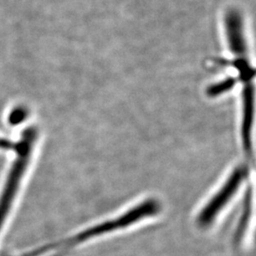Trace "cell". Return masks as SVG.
<instances>
[{"label": "cell", "mask_w": 256, "mask_h": 256, "mask_svg": "<svg viewBox=\"0 0 256 256\" xmlns=\"http://www.w3.org/2000/svg\"><path fill=\"white\" fill-rule=\"evenodd\" d=\"M38 131L36 128H28L22 132L18 142L16 144V156L10 168L6 182L0 192V230L7 220L12 206L16 198L20 183L22 182L28 166L30 164L34 147L36 146Z\"/></svg>", "instance_id": "1"}, {"label": "cell", "mask_w": 256, "mask_h": 256, "mask_svg": "<svg viewBox=\"0 0 256 256\" xmlns=\"http://www.w3.org/2000/svg\"><path fill=\"white\" fill-rule=\"evenodd\" d=\"M28 116V111L24 108H16L14 110H12V112L9 115V122L10 124L16 126L20 122H24V120L26 119Z\"/></svg>", "instance_id": "2"}]
</instances>
